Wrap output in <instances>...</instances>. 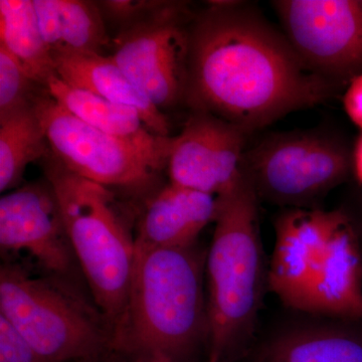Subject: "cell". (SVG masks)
Here are the masks:
<instances>
[{"instance_id": "1", "label": "cell", "mask_w": 362, "mask_h": 362, "mask_svg": "<svg viewBox=\"0 0 362 362\" xmlns=\"http://www.w3.org/2000/svg\"><path fill=\"white\" fill-rule=\"evenodd\" d=\"M190 23L185 104L247 134L327 101L334 83L311 70L254 7L211 1Z\"/></svg>"}, {"instance_id": "2", "label": "cell", "mask_w": 362, "mask_h": 362, "mask_svg": "<svg viewBox=\"0 0 362 362\" xmlns=\"http://www.w3.org/2000/svg\"><path fill=\"white\" fill-rule=\"evenodd\" d=\"M214 223L206 259L207 361L233 362L251 349L268 282L259 197L244 175L218 197Z\"/></svg>"}, {"instance_id": "3", "label": "cell", "mask_w": 362, "mask_h": 362, "mask_svg": "<svg viewBox=\"0 0 362 362\" xmlns=\"http://www.w3.org/2000/svg\"><path fill=\"white\" fill-rule=\"evenodd\" d=\"M206 259L197 246L136 252L116 345L149 361L190 362L207 346Z\"/></svg>"}, {"instance_id": "4", "label": "cell", "mask_w": 362, "mask_h": 362, "mask_svg": "<svg viewBox=\"0 0 362 362\" xmlns=\"http://www.w3.org/2000/svg\"><path fill=\"white\" fill-rule=\"evenodd\" d=\"M42 161L71 251L98 306L119 327L127 307L136 252L120 204L111 188L71 173L51 150Z\"/></svg>"}, {"instance_id": "5", "label": "cell", "mask_w": 362, "mask_h": 362, "mask_svg": "<svg viewBox=\"0 0 362 362\" xmlns=\"http://www.w3.org/2000/svg\"><path fill=\"white\" fill-rule=\"evenodd\" d=\"M0 314L47 362L94 361L113 343L84 305L18 266L0 270Z\"/></svg>"}, {"instance_id": "6", "label": "cell", "mask_w": 362, "mask_h": 362, "mask_svg": "<svg viewBox=\"0 0 362 362\" xmlns=\"http://www.w3.org/2000/svg\"><path fill=\"white\" fill-rule=\"evenodd\" d=\"M349 150L319 131L267 136L243 156L242 175L259 199L290 209L307 206L346 180Z\"/></svg>"}, {"instance_id": "7", "label": "cell", "mask_w": 362, "mask_h": 362, "mask_svg": "<svg viewBox=\"0 0 362 362\" xmlns=\"http://www.w3.org/2000/svg\"><path fill=\"white\" fill-rule=\"evenodd\" d=\"M49 150L71 173L104 187L144 194L165 168L129 142L90 127L59 106L47 90L33 103Z\"/></svg>"}, {"instance_id": "8", "label": "cell", "mask_w": 362, "mask_h": 362, "mask_svg": "<svg viewBox=\"0 0 362 362\" xmlns=\"http://www.w3.org/2000/svg\"><path fill=\"white\" fill-rule=\"evenodd\" d=\"M187 4L170 1L146 20L121 28L111 58L165 114L185 104L189 52Z\"/></svg>"}, {"instance_id": "9", "label": "cell", "mask_w": 362, "mask_h": 362, "mask_svg": "<svg viewBox=\"0 0 362 362\" xmlns=\"http://www.w3.org/2000/svg\"><path fill=\"white\" fill-rule=\"evenodd\" d=\"M272 4L283 33L312 71L334 84L362 74V0Z\"/></svg>"}, {"instance_id": "10", "label": "cell", "mask_w": 362, "mask_h": 362, "mask_svg": "<svg viewBox=\"0 0 362 362\" xmlns=\"http://www.w3.org/2000/svg\"><path fill=\"white\" fill-rule=\"evenodd\" d=\"M247 135L218 117L192 112L171 138L166 165L170 183L216 197L225 194L242 176Z\"/></svg>"}, {"instance_id": "11", "label": "cell", "mask_w": 362, "mask_h": 362, "mask_svg": "<svg viewBox=\"0 0 362 362\" xmlns=\"http://www.w3.org/2000/svg\"><path fill=\"white\" fill-rule=\"evenodd\" d=\"M0 247L25 252L45 270L65 275L73 255L49 181L28 183L0 199Z\"/></svg>"}, {"instance_id": "12", "label": "cell", "mask_w": 362, "mask_h": 362, "mask_svg": "<svg viewBox=\"0 0 362 362\" xmlns=\"http://www.w3.org/2000/svg\"><path fill=\"white\" fill-rule=\"evenodd\" d=\"M341 213L289 209L279 216L268 285L286 306L306 312L312 283Z\"/></svg>"}, {"instance_id": "13", "label": "cell", "mask_w": 362, "mask_h": 362, "mask_svg": "<svg viewBox=\"0 0 362 362\" xmlns=\"http://www.w3.org/2000/svg\"><path fill=\"white\" fill-rule=\"evenodd\" d=\"M306 312L362 320V256L358 237L341 213L311 285Z\"/></svg>"}, {"instance_id": "14", "label": "cell", "mask_w": 362, "mask_h": 362, "mask_svg": "<svg viewBox=\"0 0 362 362\" xmlns=\"http://www.w3.org/2000/svg\"><path fill=\"white\" fill-rule=\"evenodd\" d=\"M218 197L169 182L145 207L135 238L136 252L187 247L216 220Z\"/></svg>"}, {"instance_id": "15", "label": "cell", "mask_w": 362, "mask_h": 362, "mask_svg": "<svg viewBox=\"0 0 362 362\" xmlns=\"http://www.w3.org/2000/svg\"><path fill=\"white\" fill-rule=\"evenodd\" d=\"M52 99L95 129L135 145L162 165H168L171 138L154 135L134 109L112 103L88 90L66 84L58 75L45 86Z\"/></svg>"}, {"instance_id": "16", "label": "cell", "mask_w": 362, "mask_h": 362, "mask_svg": "<svg viewBox=\"0 0 362 362\" xmlns=\"http://www.w3.org/2000/svg\"><path fill=\"white\" fill-rule=\"evenodd\" d=\"M54 64L57 75L66 84L134 109L154 135L171 137L168 116L150 101L111 56L65 57L54 59Z\"/></svg>"}, {"instance_id": "17", "label": "cell", "mask_w": 362, "mask_h": 362, "mask_svg": "<svg viewBox=\"0 0 362 362\" xmlns=\"http://www.w3.org/2000/svg\"><path fill=\"white\" fill-rule=\"evenodd\" d=\"M40 33L52 59L101 54L108 44L104 16L87 0H33Z\"/></svg>"}, {"instance_id": "18", "label": "cell", "mask_w": 362, "mask_h": 362, "mask_svg": "<svg viewBox=\"0 0 362 362\" xmlns=\"http://www.w3.org/2000/svg\"><path fill=\"white\" fill-rule=\"evenodd\" d=\"M256 362H362V333L328 326L293 328L272 338Z\"/></svg>"}, {"instance_id": "19", "label": "cell", "mask_w": 362, "mask_h": 362, "mask_svg": "<svg viewBox=\"0 0 362 362\" xmlns=\"http://www.w3.org/2000/svg\"><path fill=\"white\" fill-rule=\"evenodd\" d=\"M0 45L42 87L56 75V64L42 39L33 0H0Z\"/></svg>"}, {"instance_id": "20", "label": "cell", "mask_w": 362, "mask_h": 362, "mask_svg": "<svg viewBox=\"0 0 362 362\" xmlns=\"http://www.w3.org/2000/svg\"><path fill=\"white\" fill-rule=\"evenodd\" d=\"M49 152L33 105L0 121V192L18 187L26 166Z\"/></svg>"}, {"instance_id": "21", "label": "cell", "mask_w": 362, "mask_h": 362, "mask_svg": "<svg viewBox=\"0 0 362 362\" xmlns=\"http://www.w3.org/2000/svg\"><path fill=\"white\" fill-rule=\"evenodd\" d=\"M42 89L20 62L0 45V121L32 107Z\"/></svg>"}, {"instance_id": "22", "label": "cell", "mask_w": 362, "mask_h": 362, "mask_svg": "<svg viewBox=\"0 0 362 362\" xmlns=\"http://www.w3.org/2000/svg\"><path fill=\"white\" fill-rule=\"evenodd\" d=\"M170 1L159 0H107L99 2L103 16L117 23L119 28L146 20L165 8Z\"/></svg>"}, {"instance_id": "23", "label": "cell", "mask_w": 362, "mask_h": 362, "mask_svg": "<svg viewBox=\"0 0 362 362\" xmlns=\"http://www.w3.org/2000/svg\"><path fill=\"white\" fill-rule=\"evenodd\" d=\"M0 362H47L25 337L0 314Z\"/></svg>"}, {"instance_id": "24", "label": "cell", "mask_w": 362, "mask_h": 362, "mask_svg": "<svg viewBox=\"0 0 362 362\" xmlns=\"http://www.w3.org/2000/svg\"><path fill=\"white\" fill-rule=\"evenodd\" d=\"M343 105L352 122L362 130V74L350 81Z\"/></svg>"}, {"instance_id": "25", "label": "cell", "mask_w": 362, "mask_h": 362, "mask_svg": "<svg viewBox=\"0 0 362 362\" xmlns=\"http://www.w3.org/2000/svg\"><path fill=\"white\" fill-rule=\"evenodd\" d=\"M352 165H354L357 180L362 185V135L356 143V149L352 156Z\"/></svg>"}, {"instance_id": "26", "label": "cell", "mask_w": 362, "mask_h": 362, "mask_svg": "<svg viewBox=\"0 0 362 362\" xmlns=\"http://www.w3.org/2000/svg\"><path fill=\"white\" fill-rule=\"evenodd\" d=\"M148 362H164V361H148Z\"/></svg>"}]
</instances>
